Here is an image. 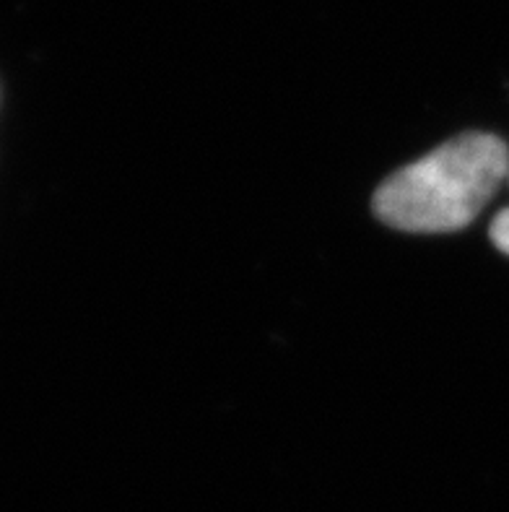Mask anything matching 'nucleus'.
<instances>
[{
	"mask_svg": "<svg viewBox=\"0 0 509 512\" xmlns=\"http://www.w3.org/2000/svg\"><path fill=\"white\" fill-rule=\"evenodd\" d=\"M507 177V143L491 133H463L387 177L374 193V214L400 232H458Z\"/></svg>",
	"mask_w": 509,
	"mask_h": 512,
	"instance_id": "f257e3e1",
	"label": "nucleus"
},
{
	"mask_svg": "<svg viewBox=\"0 0 509 512\" xmlns=\"http://www.w3.org/2000/svg\"><path fill=\"white\" fill-rule=\"evenodd\" d=\"M491 242H494L502 253L509 255V208L502 211V214L494 219V224H491Z\"/></svg>",
	"mask_w": 509,
	"mask_h": 512,
	"instance_id": "f03ea898",
	"label": "nucleus"
},
{
	"mask_svg": "<svg viewBox=\"0 0 509 512\" xmlns=\"http://www.w3.org/2000/svg\"><path fill=\"white\" fill-rule=\"evenodd\" d=\"M507 180H509V177H507Z\"/></svg>",
	"mask_w": 509,
	"mask_h": 512,
	"instance_id": "7ed1b4c3",
	"label": "nucleus"
}]
</instances>
